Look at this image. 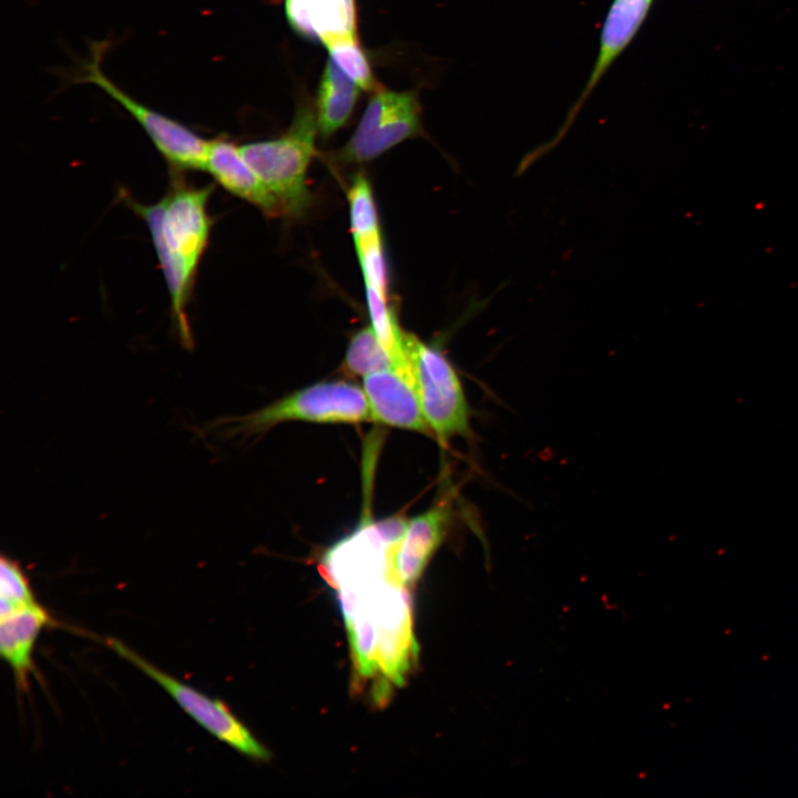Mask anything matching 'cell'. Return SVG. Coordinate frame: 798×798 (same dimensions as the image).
I'll return each instance as SVG.
<instances>
[{
  "mask_svg": "<svg viewBox=\"0 0 798 798\" xmlns=\"http://www.w3.org/2000/svg\"><path fill=\"white\" fill-rule=\"evenodd\" d=\"M212 191V185L196 187L176 181L168 194L152 205L122 194L147 225L168 288L177 331L186 347L193 345L187 304L208 244L212 221L207 204Z\"/></svg>",
  "mask_w": 798,
  "mask_h": 798,
  "instance_id": "obj_1",
  "label": "cell"
},
{
  "mask_svg": "<svg viewBox=\"0 0 798 798\" xmlns=\"http://www.w3.org/2000/svg\"><path fill=\"white\" fill-rule=\"evenodd\" d=\"M109 47L108 40L91 41L89 55L65 71L64 80L69 84H94L110 95L134 117L172 167L205 170L209 141L183 123L135 100L105 75L101 62Z\"/></svg>",
  "mask_w": 798,
  "mask_h": 798,
  "instance_id": "obj_2",
  "label": "cell"
},
{
  "mask_svg": "<svg viewBox=\"0 0 798 798\" xmlns=\"http://www.w3.org/2000/svg\"><path fill=\"white\" fill-rule=\"evenodd\" d=\"M318 131L311 110L301 108L282 136L239 146L246 163L276 196L285 214L299 215L310 204L306 173Z\"/></svg>",
  "mask_w": 798,
  "mask_h": 798,
  "instance_id": "obj_3",
  "label": "cell"
},
{
  "mask_svg": "<svg viewBox=\"0 0 798 798\" xmlns=\"http://www.w3.org/2000/svg\"><path fill=\"white\" fill-rule=\"evenodd\" d=\"M408 374L432 434L442 443L471 434L470 408L461 380L446 355L434 345L403 332Z\"/></svg>",
  "mask_w": 798,
  "mask_h": 798,
  "instance_id": "obj_4",
  "label": "cell"
},
{
  "mask_svg": "<svg viewBox=\"0 0 798 798\" xmlns=\"http://www.w3.org/2000/svg\"><path fill=\"white\" fill-rule=\"evenodd\" d=\"M285 421L358 423L375 421L365 390L347 381H325L295 391L245 417L242 428L266 429Z\"/></svg>",
  "mask_w": 798,
  "mask_h": 798,
  "instance_id": "obj_5",
  "label": "cell"
},
{
  "mask_svg": "<svg viewBox=\"0 0 798 798\" xmlns=\"http://www.w3.org/2000/svg\"><path fill=\"white\" fill-rule=\"evenodd\" d=\"M420 104L412 91L378 90L349 141L339 152L344 163L371 161L420 132Z\"/></svg>",
  "mask_w": 798,
  "mask_h": 798,
  "instance_id": "obj_6",
  "label": "cell"
},
{
  "mask_svg": "<svg viewBox=\"0 0 798 798\" xmlns=\"http://www.w3.org/2000/svg\"><path fill=\"white\" fill-rule=\"evenodd\" d=\"M106 643L120 656L139 667L162 686L187 715L214 737L247 757L259 760L269 758V751L232 714L223 702L209 698L167 675L122 642L111 638L106 640Z\"/></svg>",
  "mask_w": 798,
  "mask_h": 798,
  "instance_id": "obj_7",
  "label": "cell"
},
{
  "mask_svg": "<svg viewBox=\"0 0 798 798\" xmlns=\"http://www.w3.org/2000/svg\"><path fill=\"white\" fill-rule=\"evenodd\" d=\"M653 0H613L605 16L597 54L586 84L570 109L566 120L556 136L531 154L529 160L540 156L555 145L570 129L583 104L595 90L613 63L632 43L647 18ZM528 160V161H529Z\"/></svg>",
  "mask_w": 798,
  "mask_h": 798,
  "instance_id": "obj_8",
  "label": "cell"
},
{
  "mask_svg": "<svg viewBox=\"0 0 798 798\" xmlns=\"http://www.w3.org/2000/svg\"><path fill=\"white\" fill-rule=\"evenodd\" d=\"M452 516V505L442 501L407 520L400 538L387 548L389 577L406 587L412 585L443 542Z\"/></svg>",
  "mask_w": 798,
  "mask_h": 798,
  "instance_id": "obj_9",
  "label": "cell"
},
{
  "mask_svg": "<svg viewBox=\"0 0 798 798\" xmlns=\"http://www.w3.org/2000/svg\"><path fill=\"white\" fill-rule=\"evenodd\" d=\"M364 390L375 416L382 424L432 434L410 378L397 369L364 376Z\"/></svg>",
  "mask_w": 798,
  "mask_h": 798,
  "instance_id": "obj_10",
  "label": "cell"
},
{
  "mask_svg": "<svg viewBox=\"0 0 798 798\" xmlns=\"http://www.w3.org/2000/svg\"><path fill=\"white\" fill-rule=\"evenodd\" d=\"M205 171L225 190L258 207L267 216L285 215L276 196L243 158L239 146L217 137L209 141Z\"/></svg>",
  "mask_w": 798,
  "mask_h": 798,
  "instance_id": "obj_11",
  "label": "cell"
},
{
  "mask_svg": "<svg viewBox=\"0 0 798 798\" xmlns=\"http://www.w3.org/2000/svg\"><path fill=\"white\" fill-rule=\"evenodd\" d=\"M50 622L48 611L38 603L0 617V654L12 668L20 690L28 686L38 635Z\"/></svg>",
  "mask_w": 798,
  "mask_h": 798,
  "instance_id": "obj_12",
  "label": "cell"
},
{
  "mask_svg": "<svg viewBox=\"0 0 798 798\" xmlns=\"http://www.w3.org/2000/svg\"><path fill=\"white\" fill-rule=\"evenodd\" d=\"M358 88L331 60L327 62L316 105L317 127L323 136L334 134L348 121L359 95Z\"/></svg>",
  "mask_w": 798,
  "mask_h": 798,
  "instance_id": "obj_13",
  "label": "cell"
},
{
  "mask_svg": "<svg viewBox=\"0 0 798 798\" xmlns=\"http://www.w3.org/2000/svg\"><path fill=\"white\" fill-rule=\"evenodd\" d=\"M310 22L323 42L336 38H356L355 0H309Z\"/></svg>",
  "mask_w": 798,
  "mask_h": 798,
  "instance_id": "obj_14",
  "label": "cell"
},
{
  "mask_svg": "<svg viewBox=\"0 0 798 798\" xmlns=\"http://www.w3.org/2000/svg\"><path fill=\"white\" fill-rule=\"evenodd\" d=\"M344 367L347 372L358 376L397 369L393 358L380 342L371 326L358 330L352 336L346 351Z\"/></svg>",
  "mask_w": 798,
  "mask_h": 798,
  "instance_id": "obj_15",
  "label": "cell"
},
{
  "mask_svg": "<svg viewBox=\"0 0 798 798\" xmlns=\"http://www.w3.org/2000/svg\"><path fill=\"white\" fill-rule=\"evenodd\" d=\"M346 623L355 665L364 677L374 676L379 669L377 661L378 627L360 605L354 617Z\"/></svg>",
  "mask_w": 798,
  "mask_h": 798,
  "instance_id": "obj_16",
  "label": "cell"
},
{
  "mask_svg": "<svg viewBox=\"0 0 798 798\" xmlns=\"http://www.w3.org/2000/svg\"><path fill=\"white\" fill-rule=\"evenodd\" d=\"M354 242L380 236L377 208L369 181L357 175L347 193Z\"/></svg>",
  "mask_w": 798,
  "mask_h": 798,
  "instance_id": "obj_17",
  "label": "cell"
},
{
  "mask_svg": "<svg viewBox=\"0 0 798 798\" xmlns=\"http://www.w3.org/2000/svg\"><path fill=\"white\" fill-rule=\"evenodd\" d=\"M330 60L360 89H375L376 82L369 60L357 38H336L324 42Z\"/></svg>",
  "mask_w": 798,
  "mask_h": 798,
  "instance_id": "obj_18",
  "label": "cell"
},
{
  "mask_svg": "<svg viewBox=\"0 0 798 798\" xmlns=\"http://www.w3.org/2000/svg\"><path fill=\"white\" fill-rule=\"evenodd\" d=\"M37 603L29 580L14 560L0 561V617Z\"/></svg>",
  "mask_w": 798,
  "mask_h": 798,
  "instance_id": "obj_19",
  "label": "cell"
},
{
  "mask_svg": "<svg viewBox=\"0 0 798 798\" xmlns=\"http://www.w3.org/2000/svg\"><path fill=\"white\" fill-rule=\"evenodd\" d=\"M365 284L375 287L388 298V274L381 235L355 243Z\"/></svg>",
  "mask_w": 798,
  "mask_h": 798,
  "instance_id": "obj_20",
  "label": "cell"
}]
</instances>
